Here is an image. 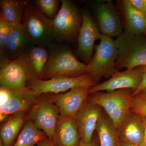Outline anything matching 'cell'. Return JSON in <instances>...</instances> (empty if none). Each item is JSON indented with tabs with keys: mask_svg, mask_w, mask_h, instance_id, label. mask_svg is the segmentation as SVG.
Wrapping results in <instances>:
<instances>
[{
	"mask_svg": "<svg viewBox=\"0 0 146 146\" xmlns=\"http://www.w3.org/2000/svg\"><path fill=\"white\" fill-rule=\"evenodd\" d=\"M146 70V66L127 69L123 72L117 71L107 81L92 86L90 94L102 91L111 92L123 89L135 91L141 85Z\"/></svg>",
	"mask_w": 146,
	"mask_h": 146,
	"instance_id": "30bf717a",
	"label": "cell"
},
{
	"mask_svg": "<svg viewBox=\"0 0 146 146\" xmlns=\"http://www.w3.org/2000/svg\"><path fill=\"white\" fill-rule=\"evenodd\" d=\"M146 89V70L144 72L143 75V80H142V82L141 85L139 86V87L135 90V91H133L132 93V96H135V95H137L141 91H143L144 89Z\"/></svg>",
	"mask_w": 146,
	"mask_h": 146,
	"instance_id": "f1b7e54d",
	"label": "cell"
},
{
	"mask_svg": "<svg viewBox=\"0 0 146 146\" xmlns=\"http://www.w3.org/2000/svg\"><path fill=\"white\" fill-rule=\"evenodd\" d=\"M117 131L120 141L143 146L144 126L141 115L130 111L123 120Z\"/></svg>",
	"mask_w": 146,
	"mask_h": 146,
	"instance_id": "e0dca14e",
	"label": "cell"
},
{
	"mask_svg": "<svg viewBox=\"0 0 146 146\" xmlns=\"http://www.w3.org/2000/svg\"><path fill=\"white\" fill-rule=\"evenodd\" d=\"M22 24L28 34L31 44L50 46L54 39L52 20L43 14L30 2L26 1Z\"/></svg>",
	"mask_w": 146,
	"mask_h": 146,
	"instance_id": "277c9868",
	"label": "cell"
},
{
	"mask_svg": "<svg viewBox=\"0 0 146 146\" xmlns=\"http://www.w3.org/2000/svg\"><path fill=\"white\" fill-rule=\"evenodd\" d=\"M0 146H3L2 142V141H0Z\"/></svg>",
	"mask_w": 146,
	"mask_h": 146,
	"instance_id": "e575fe53",
	"label": "cell"
},
{
	"mask_svg": "<svg viewBox=\"0 0 146 146\" xmlns=\"http://www.w3.org/2000/svg\"><path fill=\"white\" fill-rule=\"evenodd\" d=\"M26 1L18 0L1 1V16L14 26L22 23Z\"/></svg>",
	"mask_w": 146,
	"mask_h": 146,
	"instance_id": "603a6c76",
	"label": "cell"
},
{
	"mask_svg": "<svg viewBox=\"0 0 146 146\" xmlns=\"http://www.w3.org/2000/svg\"><path fill=\"white\" fill-rule=\"evenodd\" d=\"M60 9L52 20L54 39L68 41L78 37L82 24V17L70 1L62 0Z\"/></svg>",
	"mask_w": 146,
	"mask_h": 146,
	"instance_id": "8992f818",
	"label": "cell"
},
{
	"mask_svg": "<svg viewBox=\"0 0 146 146\" xmlns=\"http://www.w3.org/2000/svg\"><path fill=\"white\" fill-rule=\"evenodd\" d=\"M31 45V40L22 23L14 27L9 36L4 52L7 60L17 59Z\"/></svg>",
	"mask_w": 146,
	"mask_h": 146,
	"instance_id": "d6986e66",
	"label": "cell"
},
{
	"mask_svg": "<svg viewBox=\"0 0 146 146\" xmlns=\"http://www.w3.org/2000/svg\"><path fill=\"white\" fill-rule=\"evenodd\" d=\"M37 145V146H57L48 137L40 141Z\"/></svg>",
	"mask_w": 146,
	"mask_h": 146,
	"instance_id": "f546056e",
	"label": "cell"
},
{
	"mask_svg": "<svg viewBox=\"0 0 146 146\" xmlns=\"http://www.w3.org/2000/svg\"><path fill=\"white\" fill-rule=\"evenodd\" d=\"M97 134L100 146H120L117 129L109 117L102 112L97 124Z\"/></svg>",
	"mask_w": 146,
	"mask_h": 146,
	"instance_id": "7402d4cb",
	"label": "cell"
},
{
	"mask_svg": "<svg viewBox=\"0 0 146 146\" xmlns=\"http://www.w3.org/2000/svg\"><path fill=\"white\" fill-rule=\"evenodd\" d=\"M115 42L118 49L117 70L146 66V35H135L124 30Z\"/></svg>",
	"mask_w": 146,
	"mask_h": 146,
	"instance_id": "7a4b0ae2",
	"label": "cell"
},
{
	"mask_svg": "<svg viewBox=\"0 0 146 146\" xmlns=\"http://www.w3.org/2000/svg\"><path fill=\"white\" fill-rule=\"evenodd\" d=\"M141 94L143 97H144V98H145L146 99V89H144V90H143V91H141V92H140L139 94Z\"/></svg>",
	"mask_w": 146,
	"mask_h": 146,
	"instance_id": "836d02e7",
	"label": "cell"
},
{
	"mask_svg": "<svg viewBox=\"0 0 146 146\" xmlns=\"http://www.w3.org/2000/svg\"><path fill=\"white\" fill-rule=\"evenodd\" d=\"M15 26L9 23L0 16V50H1V65L8 61L5 54V48L11 33Z\"/></svg>",
	"mask_w": 146,
	"mask_h": 146,
	"instance_id": "d4e9b609",
	"label": "cell"
},
{
	"mask_svg": "<svg viewBox=\"0 0 146 146\" xmlns=\"http://www.w3.org/2000/svg\"><path fill=\"white\" fill-rule=\"evenodd\" d=\"M82 22L78 36V52L85 64H88L92 58L96 45L95 42L100 39L102 34L93 18L89 14H82Z\"/></svg>",
	"mask_w": 146,
	"mask_h": 146,
	"instance_id": "7c38bea8",
	"label": "cell"
},
{
	"mask_svg": "<svg viewBox=\"0 0 146 146\" xmlns=\"http://www.w3.org/2000/svg\"><path fill=\"white\" fill-rule=\"evenodd\" d=\"M131 111L146 117V99L141 94L133 96Z\"/></svg>",
	"mask_w": 146,
	"mask_h": 146,
	"instance_id": "4316f807",
	"label": "cell"
},
{
	"mask_svg": "<svg viewBox=\"0 0 146 146\" xmlns=\"http://www.w3.org/2000/svg\"><path fill=\"white\" fill-rule=\"evenodd\" d=\"M97 26L102 34L118 37L123 32L124 25L117 10L110 1L99 4L96 10Z\"/></svg>",
	"mask_w": 146,
	"mask_h": 146,
	"instance_id": "5bb4252c",
	"label": "cell"
},
{
	"mask_svg": "<svg viewBox=\"0 0 146 146\" xmlns=\"http://www.w3.org/2000/svg\"><path fill=\"white\" fill-rule=\"evenodd\" d=\"M120 146H140L137 145H133V144H131L127 143L125 142H123V141H120L119 142Z\"/></svg>",
	"mask_w": 146,
	"mask_h": 146,
	"instance_id": "d6a6232c",
	"label": "cell"
},
{
	"mask_svg": "<svg viewBox=\"0 0 146 146\" xmlns=\"http://www.w3.org/2000/svg\"><path fill=\"white\" fill-rule=\"evenodd\" d=\"M59 3L57 0H37L35 1L38 9L45 16L52 20L58 12Z\"/></svg>",
	"mask_w": 146,
	"mask_h": 146,
	"instance_id": "484cf974",
	"label": "cell"
},
{
	"mask_svg": "<svg viewBox=\"0 0 146 146\" xmlns=\"http://www.w3.org/2000/svg\"><path fill=\"white\" fill-rule=\"evenodd\" d=\"M125 31L135 35H146V14L137 10L126 0L122 1Z\"/></svg>",
	"mask_w": 146,
	"mask_h": 146,
	"instance_id": "44dd1931",
	"label": "cell"
},
{
	"mask_svg": "<svg viewBox=\"0 0 146 146\" xmlns=\"http://www.w3.org/2000/svg\"><path fill=\"white\" fill-rule=\"evenodd\" d=\"M133 90L123 89L106 93L98 92L92 94L88 100L102 108L117 130L131 111Z\"/></svg>",
	"mask_w": 146,
	"mask_h": 146,
	"instance_id": "3957f363",
	"label": "cell"
},
{
	"mask_svg": "<svg viewBox=\"0 0 146 146\" xmlns=\"http://www.w3.org/2000/svg\"><path fill=\"white\" fill-rule=\"evenodd\" d=\"M8 96L6 101L0 107V120L3 122L9 117L21 111L29 112L34 105L39 95L29 87L23 89H7Z\"/></svg>",
	"mask_w": 146,
	"mask_h": 146,
	"instance_id": "8fae6325",
	"label": "cell"
},
{
	"mask_svg": "<svg viewBox=\"0 0 146 146\" xmlns=\"http://www.w3.org/2000/svg\"><path fill=\"white\" fill-rule=\"evenodd\" d=\"M144 123V132L143 146H146V117H142Z\"/></svg>",
	"mask_w": 146,
	"mask_h": 146,
	"instance_id": "1f68e13d",
	"label": "cell"
},
{
	"mask_svg": "<svg viewBox=\"0 0 146 146\" xmlns=\"http://www.w3.org/2000/svg\"><path fill=\"white\" fill-rule=\"evenodd\" d=\"M28 119L52 141L59 119V109L46 94H41L28 112Z\"/></svg>",
	"mask_w": 146,
	"mask_h": 146,
	"instance_id": "52a82bcc",
	"label": "cell"
},
{
	"mask_svg": "<svg viewBox=\"0 0 146 146\" xmlns=\"http://www.w3.org/2000/svg\"><path fill=\"white\" fill-rule=\"evenodd\" d=\"M91 87L79 86L70 89L67 93L46 94L58 107L59 119L74 118L79 110L87 101Z\"/></svg>",
	"mask_w": 146,
	"mask_h": 146,
	"instance_id": "9c48e42d",
	"label": "cell"
},
{
	"mask_svg": "<svg viewBox=\"0 0 146 146\" xmlns=\"http://www.w3.org/2000/svg\"><path fill=\"white\" fill-rule=\"evenodd\" d=\"M30 79L18 59L8 60L1 65L0 85L1 88L18 90L28 87Z\"/></svg>",
	"mask_w": 146,
	"mask_h": 146,
	"instance_id": "2e32d148",
	"label": "cell"
},
{
	"mask_svg": "<svg viewBox=\"0 0 146 146\" xmlns=\"http://www.w3.org/2000/svg\"><path fill=\"white\" fill-rule=\"evenodd\" d=\"M46 137L44 131L28 119L13 146H34Z\"/></svg>",
	"mask_w": 146,
	"mask_h": 146,
	"instance_id": "cb8c5ba5",
	"label": "cell"
},
{
	"mask_svg": "<svg viewBox=\"0 0 146 146\" xmlns=\"http://www.w3.org/2000/svg\"><path fill=\"white\" fill-rule=\"evenodd\" d=\"M96 83L87 73L75 77L59 76L48 80H39L33 82L28 87L38 95L59 94L81 86H93Z\"/></svg>",
	"mask_w": 146,
	"mask_h": 146,
	"instance_id": "ba28073f",
	"label": "cell"
},
{
	"mask_svg": "<svg viewBox=\"0 0 146 146\" xmlns=\"http://www.w3.org/2000/svg\"><path fill=\"white\" fill-rule=\"evenodd\" d=\"M49 54L46 47L31 44L17 58L27 71L30 79V84L43 79Z\"/></svg>",
	"mask_w": 146,
	"mask_h": 146,
	"instance_id": "4fadbf2b",
	"label": "cell"
},
{
	"mask_svg": "<svg viewBox=\"0 0 146 146\" xmlns=\"http://www.w3.org/2000/svg\"><path fill=\"white\" fill-rule=\"evenodd\" d=\"M102 108L87 100L76 114L75 119L80 141L85 144L91 143L102 112Z\"/></svg>",
	"mask_w": 146,
	"mask_h": 146,
	"instance_id": "9a60e30c",
	"label": "cell"
},
{
	"mask_svg": "<svg viewBox=\"0 0 146 146\" xmlns=\"http://www.w3.org/2000/svg\"><path fill=\"white\" fill-rule=\"evenodd\" d=\"M87 66V74L96 83L104 77L110 78L117 71L118 49L112 37L102 35Z\"/></svg>",
	"mask_w": 146,
	"mask_h": 146,
	"instance_id": "6da1fadb",
	"label": "cell"
},
{
	"mask_svg": "<svg viewBox=\"0 0 146 146\" xmlns=\"http://www.w3.org/2000/svg\"><path fill=\"white\" fill-rule=\"evenodd\" d=\"M79 146H98V140L96 138L93 139L91 143L89 144H85L80 141Z\"/></svg>",
	"mask_w": 146,
	"mask_h": 146,
	"instance_id": "4dcf8cb0",
	"label": "cell"
},
{
	"mask_svg": "<svg viewBox=\"0 0 146 146\" xmlns=\"http://www.w3.org/2000/svg\"><path fill=\"white\" fill-rule=\"evenodd\" d=\"M134 8L146 14V0H126Z\"/></svg>",
	"mask_w": 146,
	"mask_h": 146,
	"instance_id": "83f0119b",
	"label": "cell"
},
{
	"mask_svg": "<svg viewBox=\"0 0 146 146\" xmlns=\"http://www.w3.org/2000/svg\"><path fill=\"white\" fill-rule=\"evenodd\" d=\"M27 112H16L2 122L1 127L0 141L2 142L3 146H13L19 132L28 119Z\"/></svg>",
	"mask_w": 146,
	"mask_h": 146,
	"instance_id": "ffe728a7",
	"label": "cell"
},
{
	"mask_svg": "<svg viewBox=\"0 0 146 146\" xmlns=\"http://www.w3.org/2000/svg\"><path fill=\"white\" fill-rule=\"evenodd\" d=\"M49 52L42 80L49 79L56 76L81 75L87 73V65L80 61L70 50L56 47Z\"/></svg>",
	"mask_w": 146,
	"mask_h": 146,
	"instance_id": "5b68a950",
	"label": "cell"
},
{
	"mask_svg": "<svg viewBox=\"0 0 146 146\" xmlns=\"http://www.w3.org/2000/svg\"><path fill=\"white\" fill-rule=\"evenodd\" d=\"M52 141L57 146H79V132L75 118L59 119Z\"/></svg>",
	"mask_w": 146,
	"mask_h": 146,
	"instance_id": "ac0fdd59",
	"label": "cell"
}]
</instances>
